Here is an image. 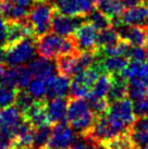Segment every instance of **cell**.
I'll return each mask as SVG.
<instances>
[{
  "label": "cell",
  "mask_w": 148,
  "mask_h": 149,
  "mask_svg": "<svg viewBox=\"0 0 148 149\" xmlns=\"http://www.w3.org/2000/svg\"><path fill=\"white\" fill-rule=\"evenodd\" d=\"M36 51L39 57L52 60L61 54H75L80 50L73 35L63 37L54 32H48L36 37Z\"/></svg>",
  "instance_id": "cell-1"
},
{
  "label": "cell",
  "mask_w": 148,
  "mask_h": 149,
  "mask_svg": "<svg viewBox=\"0 0 148 149\" xmlns=\"http://www.w3.org/2000/svg\"><path fill=\"white\" fill-rule=\"evenodd\" d=\"M97 116L91 109L88 101L84 98H71L68 102L66 122L74 131L85 136L93 127Z\"/></svg>",
  "instance_id": "cell-2"
},
{
  "label": "cell",
  "mask_w": 148,
  "mask_h": 149,
  "mask_svg": "<svg viewBox=\"0 0 148 149\" xmlns=\"http://www.w3.org/2000/svg\"><path fill=\"white\" fill-rule=\"evenodd\" d=\"M106 114L118 134L128 132L136 120L133 101L126 98L112 102Z\"/></svg>",
  "instance_id": "cell-3"
},
{
  "label": "cell",
  "mask_w": 148,
  "mask_h": 149,
  "mask_svg": "<svg viewBox=\"0 0 148 149\" xmlns=\"http://www.w3.org/2000/svg\"><path fill=\"white\" fill-rule=\"evenodd\" d=\"M3 61L8 66H17L31 61L36 54V38L34 36L23 38L19 42L4 46Z\"/></svg>",
  "instance_id": "cell-4"
},
{
  "label": "cell",
  "mask_w": 148,
  "mask_h": 149,
  "mask_svg": "<svg viewBox=\"0 0 148 149\" xmlns=\"http://www.w3.org/2000/svg\"><path fill=\"white\" fill-rule=\"evenodd\" d=\"M27 20L34 29L35 36L48 33L51 26V21L56 12V7L49 0H35L29 9Z\"/></svg>",
  "instance_id": "cell-5"
},
{
  "label": "cell",
  "mask_w": 148,
  "mask_h": 149,
  "mask_svg": "<svg viewBox=\"0 0 148 149\" xmlns=\"http://www.w3.org/2000/svg\"><path fill=\"white\" fill-rule=\"evenodd\" d=\"M101 73H105V72L100 68L98 61L96 60V62L93 65L73 75V79L70 83V89H69L71 98L87 97L91 93L95 82L97 81Z\"/></svg>",
  "instance_id": "cell-6"
},
{
  "label": "cell",
  "mask_w": 148,
  "mask_h": 149,
  "mask_svg": "<svg viewBox=\"0 0 148 149\" xmlns=\"http://www.w3.org/2000/svg\"><path fill=\"white\" fill-rule=\"evenodd\" d=\"M76 141V134L69 123L62 122L52 126L46 149H70Z\"/></svg>",
  "instance_id": "cell-7"
},
{
  "label": "cell",
  "mask_w": 148,
  "mask_h": 149,
  "mask_svg": "<svg viewBox=\"0 0 148 149\" xmlns=\"http://www.w3.org/2000/svg\"><path fill=\"white\" fill-rule=\"evenodd\" d=\"M98 31L99 29L89 20L86 22H82L73 34L77 49L80 51L97 50Z\"/></svg>",
  "instance_id": "cell-8"
},
{
  "label": "cell",
  "mask_w": 148,
  "mask_h": 149,
  "mask_svg": "<svg viewBox=\"0 0 148 149\" xmlns=\"http://www.w3.org/2000/svg\"><path fill=\"white\" fill-rule=\"evenodd\" d=\"M31 81H32V72L29 68H25L22 65L6 68L4 72L0 76V82L12 88H15L17 91L26 88Z\"/></svg>",
  "instance_id": "cell-9"
},
{
  "label": "cell",
  "mask_w": 148,
  "mask_h": 149,
  "mask_svg": "<svg viewBox=\"0 0 148 149\" xmlns=\"http://www.w3.org/2000/svg\"><path fill=\"white\" fill-rule=\"evenodd\" d=\"M121 39L131 46H142L148 48V25H120Z\"/></svg>",
  "instance_id": "cell-10"
},
{
  "label": "cell",
  "mask_w": 148,
  "mask_h": 149,
  "mask_svg": "<svg viewBox=\"0 0 148 149\" xmlns=\"http://www.w3.org/2000/svg\"><path fill=\"white\" fill-rule=\"evenodd\" d=\"M54 7L59 13L75 17H87L94 10L91 0H61Z\"/></svg>",
  "instance_id": "cell-11"
},
{
  "label": "cell",
  "mask_w": 148,
  "mask_h": 149,
  "mask_svg": "<svg viewBox=\"0 0 148 149\" xmlns=\"http://www.w3.org/2000/svg\"><path fill=\"white\" fill-rule=\"evenodd\" d=\"M80 19H82V17H69V15H66V14H62V13L56 11L54 17H52L50 29L54 33L58 34L60 36H63V37H68V36L73 35L76 29L83 22Z\"/></svg>",
  "instance_id": "cell-12"
},
{
  "label": "cell",
  "mask_w": 148,
  "mask_h": 149,
  "mask_svg": "<svg viewBox=\"0 0 148 149\" xmlns=\"http://www.w3.org/2000/svg\"><path fill=\"white\" fill-rule=\"evenodd\" d=\"M69 99L66 97L52 98L46 101V113L51 125L66 122V110Z\"/></svg>",
  "instance_id": "cell-13"
},
{
  "label": "cell",
  "mask_w": 148,
  "mask_h": 149,
  "mask_svg": "<svg viewBox=\"0 0 148 149\" xmlns=\"http://www.w3.org/2000/svg\"><path fill=\"white\" fill-rule=\"evenodd\" d=\"M23 114L17 107H7L0 109V132L7 133L13 136V133L22 121Z\"/></svg>",
  "instance_id": "cell-14"
},
{
  "label": "cell",
  "mask_w": 148,
  "mask_h": 149,
  "mask_svg": "<svg viewBox=\"0 0 148 149\" xmlns=\"http://www.w3.org/2000/svg\"><path fill=\"white\" fill-rule=\"evenodd\" d=\"M146 22H148V2L128 8L115 25H140Z\"/></svg>",
  "instance_id": "cell-15"
},
{
  "label": "cell",
  "mask_w": 148,
  "mask_h": 149,
  "mask_svg": "<svg viewBox=\"0 0 148 149\" xmlns=\"http://www.w3.org/2000/svg\"><path fill=\"white\" fill-rule=\"evenodd\" d=\"M46 81V99H52L58 97H66L70 89V79L66 75H54Z\"/></svg>",
  "instance_id": "cell-16"
},
{
  "label": "cell",
  "mask_w": 148,
  "mask_h": 149,
  "mask_svg": "<svg viewBox=\"0 0 148 149\" xmlns=\"http://www.w3.org/2000/svg\"><path fill=\"white\" fill-rule=\"evenodd\" d=\"M29 36H35V34L27 19L17 22H10L8 23V35H7V42L4 46L14 44Z\"/></svg>",
  "instance_id": "cell-17"
},
{
  "label": "cell",
  "mask_w": 148,
  "mask_h": 149,
  "mask_svg": "<svg viewBox=\"0 0 148 149\" xmlns=\"http://www.w3.org/2000/svg\"><path fill=\"white\" fill-rule=\"evenodd\" d=\"M34 126L29 121L24 120L17 125L13 133L14 149H22L32 147L34 144Z\"/></svg>",
  "instance_id": "cell-18"
},
{
  "label": "cell",
  "mask_w": 148,
  "mask_h": 149,
  "mask_svg": "<svg viewBox=\"0 0 148 149\" xmlns=\"http://www.w3.org/2000/svg\"><path fill=\"white\" fill-rule=\"evenodd\" d=\"M46 101L47 100H36L33 106L23 114V118L29 121L34 127L50 124L46 113Z\"/></svg>",
  "instance_id": "cell-19"
},
{
  "label": "cell",
  "mask_w": 148,
  "mask_h": 149,
  "mask_svg": "<svg viewBox=\"0 0 148 149\" xmlns=\"http://www.w3.org/2000/svg\"><path fill=\"white\" fill-rule=\"evenodd\" d=\"M29 68L32 72V75H34L36 79H49L56 75V72H57L56 63L52 62L50 59H46L43 57L32 60Z\"/></svg>",
  "instance_id": "cell-20"
},
{
  "label": "cell",
  "mask_w": 148,
  "mask_h": 149,
  "mask_svg": "<svg viewBox=\"0 0 148 149\" xmlns=\"http://www.w3.org/2000/svg\"><path fill=\"white\" fill-rule=\"evenodd\" d=\"M77 54L78 51L75 54H61L56 58V65H57V71L59 72V74L70 77L81 71L78 66Z\"/></svg>",
  "instance_id": "cell-21"
},
{
  "label": "cell",
  "mask_w": 148,
  "mask_h": 149,
  "mask_svg": "<svg viewBox=\"0 0 148 149\" xmlns=\"http://www.w3.org/2000/svg\"><path fill=\"white\" fill-rule=\"evenodd\" d=\"M128 91V79L124 77L123 74L112 75V84H111L110 91L107 95V100L109 104L119 101L121 99L126 98Z\"/></svg>",
  "instance_id": "cell-22"
},
{
  "label": "cell",
  "mask_w": 148,
  "mask_h": 149,
  "mask_svg": "<svg viewBox=\"0 0 148 149\" xmlns=\"http://www.w3.org/2000/svg\"><path fill=\"white\" fill-rule=\"evenodd\" d=\"M96 7L97 10L110 19L112 21V25L117 24L125 8L121 0H99L96 3Z\"/></svg>",
  "instance_id": "cell-23"
},
{
  "label": "cell",
  "mask_w": 148,
  "mask_h": 149,
  "mask_svg": "<svg viewBox=\"0 0 148 149\" xmlns=\"http://www.w3.org/2000/svg\"><path fill=\"white\" fill-rule=\"evenodd\" d=\"M99 65L105 73L111 75L121 74L128 64V59L122 56L119 57H100L97 59Z\"/></svg>",
  "instance_id": "cell-24"
},
{
  "label": "cell",
  "mask_w": 148,
  "mask_h": 149,
  "mask_svg": "<svg viewBox=\"0 0 148 149\" xmlns=\"http://www.w3.org/2000/svg\"><path fill=\"white\" fill-rule=\"evenodd\" d=\"M112 84V75L109 73H101L99 75L97 81L95 82L91 93L87 97H95V98H107V95L110 91Z\"/></svg>",
  "instance_id": "cell-25"
},
{
  "label": "cell",
  "mask_w": 148,
  "mask_h": 149,
  "mask_svg": "<svg viewBox=\"0 0 148 149\" xmlns=\"http://www.w3.org/2000/svg\"><path fill=\"white\" fill-rule=\"evenodd\" d=\"M105 149H136L128 132L121 133L101 143Z\"/></svg>",
  "instance_id": "cell-26"
},
{
  "label": "cell",
  "mask_w": 148,
  "mask_h": 149,
  "mask_svg": "<svg viewBox=\"0 0 148 149\" xmlns=\"http://www.w3.org/2000/svg\"><path fill=\"white\" fill-rule=\"evenodd\" d=\"M131 45H128L123 39H120L118 42L113 45L105 46L97 48L98 57H119V56H126Z\"/></svg>",
  "instance_id": "cell-27"
},
{
  "label": "cell",
  "mask_w": 148,
  "mask_h": 149,
  "mask_svg": "<svg viewBox=\"0 0 148 149\" xmlns=\"http://www.w3.org/2000/svg\"><path fill=\"white\" fill-rule=\"evenodd\" d=\"M128 96L134 102L140 101L148 97V87L140 79H130Z\"/></svg>",
  "instance_id": "cell-28"
},
{
  "label": "cell",
  "mask_w": 148,
  "mask_h": 149,
  "mask_svg": "<svg viewBox=\"0 0 148 149\" xmlns=\"http://www.w3.org/2000/svg\"><path fill=\"white\" fill-rule=\"evenodd\" d=\"M120 39H121V37L119 35V32L113 29L112 26L100 29L98 32V37H97V48L113 45V44L119 42Z\"/></svg>",
  "instance_id": "cell-29"
},
{
  "label": "cell",
  "mask_w": 148,
  "mask_h": 149,
  "mask_svg": "<svg viewBox=\"0 0 148 149\" xmlns=\"http://www.w3.org/2000/svg\"><path fill=\"white\" fill-rule=\"evenodd\" d=\"M52 126L50 124L38 126L34 128V147L38 149H46Z\"/></svg>",
  "instance_id": "cell-30"
},
{
  "label": "cell",
  "mask_w": 148,
  "mask_h": 149,
  "mask_svg": "<svg viewBox=\"0 0 148 149\" xmlns=\"http://www.w3.org/2000/svg\"><path fill=\"white\" fill-rule=\"evenodd\" d=\"M17 89L0 82V109L12 106L15 102Z\"/></svg>",
  "instance_id": "cell-31"
},
{
  "label": "cell",
  "mask_w": 148,
  "mask_h": 149,
  "mask_svg": "<svg viewBox=\"0 0 148 149\" xmlns=\"http://www.w3.org/2000/svg\"><path fill=\"white\" fill-rule=\"evenodd\" d=\"M36 101V99L34 98L33 96L29 94V91L24 89H19L17 94V98H15V106L19 109V111L24 114L25 112L29 110V108L34 104V102Z\"/></svg>",
  "instance_id": "cell-32"
},
{
  "label": "cell",
  "mask_w": 148,
  "mask_h": 149,
  "mask_svg": "<svg viewBox=\"0 0 148 149\" xmlns=\"http://www.w3.org/2000/svg\"><path fill=\"white\" fill-rule=\"evenodd\" d=\"M29 91L36 100H47L46 99V81L41 79H36L31 81L29 84Z\"/></svg>",
  "instance_id": "cell-33"
},
{
  "label": "cell",
  "mask_w": 148,
  "mask_h": 149,
  "mask_svg": "<svg viewBox=\"0 0 148 149\" xmlns=\"http://www.w3.org/2000/svg\"><path fill=\"white\" fill-rule=\"evenodd\" d=\"M126 58L131 62H146L148 61V48L142 46H131L126 54Z\"/></svg>",
  "instance_id": "cell-34"
},
{
  "label": "cell",
  "mask_w": 148,
  "mask_h": 149,
  "mask_svg": "<svg viewBox=\"0 0 148 149\" xmlns=\"http://www.w3.org/2000/svg\"><path fill=\"white\" fill-rule=\"evenodd\" d=\"M88 20H89L99 31L103 29H107L109 26H112V21H111L107 15H105L103 12H100L97 9H96V10H93V11L88 14Z\"/></svg>",
  "instance_id": "cell-35"
},
{
  "label": "cell",
  "mask_w": 148,
  "mask_h": 149,
  "mask_svg": "<svg viewBox=\"0 0 148 149\" xmlns=\"http://www.w3.org/2000/svg\"><path fill=\"white\" fill-rule=\"evenodd\" d=\"M87 98H88V104L96 116L105 114L108 112L110 104L107 98H95V97H87Z\"/></svg>",
  "instance_id": "cell-36"
},
{
  "label": "cell",
  "mask_w": 148,
  "mask_h": 149,
  "mask_svg": "<svg viewBox=\"0 0 148 149\" xmlns=\"http://www.w3.org/2000/svg\"><path fill=\"white\" fill-rule=\"evenodd\" d=\"M128 134H130L136 149L144 148L145 146L148 145V132L146 131L131 127L128 130Z\"/></svg>",
  "instance_id": "cell-37"
},
{
  "label": "cell",
  "mask_w": 148,
  "mask_h": 149,
  "mask_svg": "<svg viewBox=\"0 0 148 149\" xmlns=\"http://www.w3.org/2000/svg\"><path fill=\"white\" fill-rule=\"evenodd\" d=\"M134 111H135L136 116H147L148 118V97H146L145 99L140 100V101L135 102Z\"/></svg>",
  "instance_id": "cell-38"
},
{
  "label": "cell",
  "mask_w": 148,
  "mask_h": 149,
  "mask_svg": "<svg viewBox=\"0 0 148 149\" xmlns=\"http://www.w3.org/2000/svg\"><path fill=\"white\" fill-rule=\"evenodd\" d=\"M82 137V141H75L74 144L70 149H95V147L99 144H96L93 141H91L89 138H86V137Z\"/></svg>",
  "instance_id": "cell-39"
},
{
  "label": "cell",
  "mask_w": 148,
  "mask_h": 149,
  "mask_svg": "<svg viewBox=\"0 0 148 149\" xmlns=\"http://www.w3.org/2000/svg\"><path fill=\"white\" fill-rule=\"evenodd\" d=\"M0 149H14L12 135L0 132Z\"/></svg>",
  "instance_id": "cell-40"
},
{
  "label": "cell",
  "mask_w": 148,
  "mask_h": 149,
  "mask_svg": "<svg viewBox=\"0 0 148 149\" xmlns=\"http://www.w3.org/2000/svg\"><path fill=\"white\" fill-rule=\"evenodd\" d=\"M8 35V23L3 20H0V48H3L7 42Z\"/></svg>",
  "instance_id": "cell-41"
},
{
  "label": "cell",
  "mask_w": 148,
  "mask_h": 149,
  "mask_svg": "<svg viewBox=\"0 0 148 149\" xmlns=\"http://www.w3.org/2000/svg\"><path fill=\"white\" fill-rule=\"evenodd\" d=\"M131 127L138 128V130H143L148 132V118L147 116H140L138 120H135Z\"/></svg>",
  "instance_id": "cell-42"
},
{
  "label": "cell",
  "mask_w": 148,
  "mask_h": 149,
  "mask_svg": "<svg viewBox=\"0 0 148 149\" xmlns=\"http://www.w3.org/2000/svg\"><path fill=\"white\" fill-rule=\"evenodd\" d=\"M121 1H122V3L125 8H132V7L148 2V0H121Z\"/></svg>",
  "instance_id": "cell-43"
},
{
  "label": "cell",
  "mask_w": 148,
  "mask_h": 149,
  "mask_svg": "<svg viewBox=\"0 0 148 149\" xmlns=\"http://www.w3.org/2000/svg\"><path fill=\"white\" fill-rule=\"evenodd\" d=\"M11 1H12L13 3L25 7V8H31L35 0H11Z\"/></svg>",
  "instance_id": "cell-44"
},
{
  "label": "cell",
  "mask_w": 148,
  "mask_h": 149,
  "mask_svg": "<svg viewBox=\"0 0 148 149\" xmlns=\"http://www.w3.org/2000/svg\"><path fill=\"white\" fill-rule=\"evenodd\" d=\"M142 82H143V83L148 87V68H147V70H146V72H145L143 79H142Z\"/></svg>",
  "instance_id": "cell-45"
},
{
  "label": "cell",
  "mask_w": 148,
  "mask_h": 149,
  "mask_svg": "<svg viewBox=\"0 0 148 149\" xmlns=\"http://www.w3.org/2000/svg\"><path fill=\"white\" fill-rule=\"evenodd\" d=\"M50 2H59V1H61V0H49Z\"/></svg>",
  "instance_id": "cell-46"
},
{
  "label": "cell",
  "mask_w": 148,
  "mask_h": 149,
  "mask_svg": "<svg viewBox=\"0 0 148 149\" xmlns=\"http://www.w3.org/2000/svg\"><path fill=\"white\" fill-rule=\"evenodd\" d=\"M91 2H93V3H97V2H98L99 0H91Z\"/></svg>",
  "instance_id": "cell-47"
},
{
  "label": "cell",
  "mask_w": 148,
  "mask_h": 149,
  "mask_svg": "<svg viewBox=\"0 0 148 149\" xmlns=\"http://www.w3.org/2000/svg\"><path fill=\"white\" fill-rule=\"evenodd\" d=\"M22 149H38V148H36V147H34V148H32V147H27V148H22Z\"/></svg>",
  "instance_id": "cell-48"
},
{
  "label": "cell",
  "mask_w": 148,
  "mask_h": 149,
  "mask_svg": "<svg viewBox=\"0 0 148 149\" xmlns=\"http://www.w3.org/2000/svg\"><path fill=\"white\" fill-rule=\"evenodd\" d=\"M144 149H148V145H147V146H145V147H144Z\"/></svg>",
  "instance_id": "cell-49"
},
{
  "label": "cell",
  "mask_w": 148,
  "mask_h": 149,
  "mask_svg": "<svg viewBox=\"0 0 148 149\" xmlns=\"http://www.w3.org/2000/svg\"><path fill=\"white\" fill-rule=\"evenodd\" d=\"M1 17H2V15H1V13H0V20H1Z\"/></svg>",
  "instance_id": "cell-50"
}]
</instances>
